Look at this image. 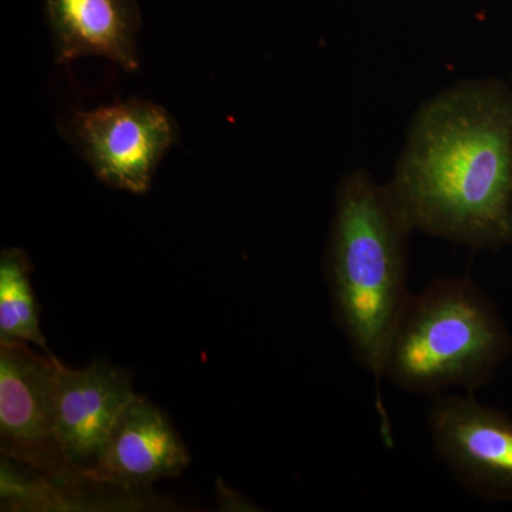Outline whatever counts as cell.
<instances>
[{"label":"cell","instance_id":"5b68a950","mask_svg":"<svg viewBox=\"0 0 512 512\" xmlns=\"http://www.w3.org/2000/svg\"><path fill=\"white\" fill-rule=\"evenodd\" d=\"M67 130L101 183L137 195L150 190L178 137L173 116L160 104L140 99L76 111Z\"/></svg>","mask_w":512,"mask_h":512},{"label":"cell","instance_id":"52a82bcc","mask_svg":"<svg viewBox=\"0 0 512 512\" xmlns=\"http://www.w3.org/2000/svg\"><path fill=\"white\" fill-rule=\"evenodd\" d=\"M136 394L130 370L103 359L83 369H70L57 360V439L67 461L90 480L96 481L94 473L111 431Z\"/></svg>","mask_w":512,"mask_h":512},{"label":"cell","instance_id":"30bf717a","mask_svg":"<svg viewBox=\"0 0 512 512\" xmlns=\"http://www.w3.org/2000/svg\"><path fill=\"white\" fill-rule=\"evenodd\" d=\"M0 340L26 343L55 356L40 328L32 264L19 248H6L0 254Z\"/></svg>","mask_w":512,"mask_h":512},{"label":"cell","instance_id":"8992f818","mask_svg":"<svg viewBox=\"0 0 512 512\" xmlns=\"http://www.w3.org/2000/svg\"><path fill=\"white\" fill-rule=\"evenodd\" d=\"M429 431L441 463L484 500L512 498V420L467 396L437 397Z\"/></svg>","mask_w":512,"mask_h":512},{"label":"cell","instance_id":"277c9868","mask_svg":"<svg viewBox=\"0 0 512 512\" xmlns=\"http://www.w3.org/2000/svg\"><path fill=\"white\" fill-rule=\"evenodd\" d=\"M57 360L26 343L0 340V448L3 457L43 476L80 484L90 478L67 461L57 439Z\"/></svg>","mask_w":512,"mask_h":512},{"label":"cell","instance_id":"7a4b0ae2","mask_svg":"<svg viewBox=\"0 0 512 512\" xmlns=\"http://www.w3.org/2000/svg\"><path fill=\"white\" fill-rule=\"evenodd\" d=\"M413 232L387 184L363 168L343 175L323 272L336 326L376 384L382 383L387 346L412 296L407 281Z\"/></svg>","mask_w":512,"mask_h":512},{"label":"cell","instance_id":"6da1fadb","mask_svg":"<svg viewBox=\"0 0 512 512\" xmlns=\"http://www.w3.org/2000/svg\"><path fill=\"white\" fill-rule=\"evenodd\" d=\"M413 231L473 249L512 242V90L473 79L424 101L387 181Z\"/></svg>","mask_w":512,"mask_h":512},{"label":"cell","instance_id":"ba28073f","mask_svg":"<svg viewBox=\"0 0 512 512\" xmlns=\"http://www.w3.org/2000/svg\"><path fill=\"white\" fill-rule=\"evenodd\" d=\"M190 463V451L170 417L136 394L111 431L94 480L141 491L157 481L183 476Z\"/></svg>","mask_w":512,"mask_h":512},{"label":"cell","instance_id":"3957f363","mask_svg":"<svg viewBox=\"0 0 512 512\" xmlns=\"http://www.w3.org/2000/svg\"><path fill=\"white\" fill-rule=\"evenodd\" d=\"M510 349L500 316L466 276H447L410 296L387 346L383 380L414 394L471 393Z\"/></svg>","mask_w":512,"mask_h":512},{"label":"cell","instance_id":"9c48e42d","mask_svg":"<svg viewBox=\"0 0 512 512\" xmlns=\"http://www.w3.org/2000/svg\"><path fill=\"white\" fill-rule=\"evenodd\" d=\"M46 13L56 63L99 56L137 72L141 20L133 0H46Z\"/></svg>","mask_w":512,"mask_h":512}]
</instances>
